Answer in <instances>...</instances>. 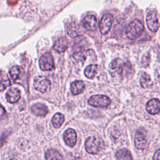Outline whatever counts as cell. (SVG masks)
<instances>
[{"label": "cell", "instance_id": "1", "mask_svg": "<svg viewBox=\"0 0 160 160\" xmlns=\"http://www.w3.org/2000/svg\"><path fill=\"white\" fill-rule=\"evenodd\" d=\"M109 68L121 77L127 76L132 72V66L130 62L119 58L112 60L109 64Z\"/></svg>", "mask_w": 160, "mask_h": 160}, {"label": "cell", "instance_id": "2", "mask_svg": "<svg viewBox=\"0 0 160 160\" xmlns=\"http://www.w3.org/2000/svg\"><path fill=\"white\" fill-rule=\"evenodd\" d=\"M144 31V25L141 21L135 19L131 22L126 29V35L130 39L139 38Z\"/></svg>", "mask_w": 160, "mask_h": 160}, {"label": "cell", "instance_id": "3", "mask_svg": "<svg viewBox=\"0 0 160 160\" xmlns=\"http://www.w3.org/2000/svg\"><path fill=\"white\" fill-rule=\"evenodd\" d=\"M102 147V142L101 139L90 136L85 141V148L86 151L91 154H98Z\"/></svg>", "mask_w": 160, "mask_h": 160}, {"label": "cell", "instance_id": "4", "mask_svg": "<svg viewBox=\"0 0 160 160\" xmlns=\"http://www.w3.org/2000/svg\"><path fill=\"white\" fill-rule=\"evenodd\" d=\"M34 87L40 92H48L51 89V82L44 76H36L34 79Z\"/></svg>", "mask_w": 160, "mask_h": 160}, {"label": "cell", "instance_id": "5", "mask_svg": "<svg viewBox=\"0 0 160 160\" xmlns=\"http://www.w3.org/2000/svg\"><path fill=\"white\" fill-rule=\"evenodd\" d=\"M88 104L94 107H106L111 103L110 99L104 95H94L88 99Z\"/></svg>", "mask_w": 160, "mask_h": 160}, {"label": "cell", "instance_id": "6", "mask_svg": "<svg viewBox=\"0 0 160 160\" xmlns=\"http://www.w3.org/2000/svg\"><path fill=\"white\" fill-rule=\"evenodd\" d=\"M39 65L42 71H50L54 66V59L50 52H46L40 58L39 60Z\"/></svg>", "mask_w": 160, "mask_h": 160}, {"label": "cell", "instance_id": "7", "mask_svg": "<svg viewBox=\"0 0 160 160\" xmlns=\"http://www.w3.org/2000/svg\"><path fill=\"white\" fill-rule=\"evenodd\" d=\"M113 21V18L110 14H105L99 22V31L102 35L106 34L110 30Z\"/></svg>", "mask_w": 160, "mask_h": 160}, {"label": "cell", "instance_id": "8", "mask_svg": "<svg viewBox=\"0 0 160 160\" xmlns=\"http://www.w3.org/2000/svg\"><path fill=\"white\" fill-rule=\"evenodd\" d=\"M146 24L149 29L152 32H156L159 27V18L154 11L149 12L146 16Z\"/></svg>", "mask_w": 160, "mask_h": 160}, {"label": "cell", "instance_id": "9", "mask_svg": "<svg viewBox=\"0 0 160 160\" xmlns=\"http://www.w3.org/2000/svg\"><path fill=\"white\" fill-rule=\"evenodd\" d=\"M83 27L89 31H94L97 26V18L95 16L92 14L86 15L82 21Z\"/></svg>", "mask_w": 160, "mask_h": 160}, {"label": "cell", "instance_id": "10", "mask_svg": "<svg viewBox=\"0 0 160 160\" xmlns=\"http://www.w3.org/2000/svg\"><path fill=\"white\" fill-rule=\"evenodd\" d=\"M63 139L67 145L70 147H73L77 142L76 131L71 128L67 129L63 134Z\"/></svg>", "mask_w": 160, "mask_h": 160}, {"label": "cell", "instance_id": "11", "mask_svg": "<svg viewBox=\"0 0 160 160\" xmlns=\"http://www.w3.org/2000/svg\"><path fill=\"white\" fill-rule=\"evenodd\" d=\"M9 74L15 83H20L22 78L24 76V72L22 68L19 66H14L11 68Z\"/></svg>", "mask_w": 160, "mask_h": 160}, {"label": "cell", "instance_id": "12", "mask_svg": "<svg viewBox=\"0 0 160 160\" xmlns=\"http://www.w3.org/2000/svg\"><path fill=\"white\" fill-rule=\"evenodd\" d=\"M135 146L139 149H144L147 147V139L145 135L140 131H138L135 134Z\"/></svg>", "mask_w": 160, "mask_h": 160}, {"label": "cell", "instance_id": "13", "mask_svg": "<svg viewBox=\"0 0 160 160\" xmlns=\"http://www.w3.org/2000/svg\"><path fill=\"white\" fill-rule=\"evenodd\" d=\"M146 110L151 114H156L160 111V101L158 99H152L146 104Z\"/></svg>", "mask_w": 160, "mask_h": 160}, {"label": "cell", "instance_id": "14", "mask_svg": "<svg viewBox=\"0 0 160 160\" xmlns=\"http://www.w3.org/2000/svg\"><path fill=\"white\" fill-rule=\"evenodd\" d=\"M6 99L10 103H15L21 97L20 91L18 89L16 88L9 89L6 92Z\"/></svg>", "mask_w": 160, "mask_h": 160}, {"label": "cell", "instance_id": "15", "mask_svg": "<svg viewBox=\"0 0 160 160\" xmlns=\"http://www.w3.org/2000/svg\"><path fill=\"white\" fill-rule=\"evenodd\" d=\"M31 110L34 114L38 116H45L48 112L47 106L41 103H38L32 105Z\"/></svg>", "mask_w": 160, "mask_h": 160}, {"label": "cell", "instance_id": "16", "mask_svg": "<svg viewBox=\"0 0 160 160\" xmlns=\"http://www.w3.org/2000/svg\"><path fill=\"white\" fill-rule=\"evenodd\" d=\"M85 88V84L82 81H75L71 84V91L73 95H78L82 92Z\"/></svg>", "mask_w": 160, "mask_h": 160}, {"label": "cell", "instance_id": "17", "mask_svg": "<svg viewBox=\"0 0 160 160\" xmlns=\"http://www.w3.org/2000/svg\"><path fill=\"white\" fill-rule=\"evenodd\" d=\"M68 47V40L66 38H59L54 45V49L59 52H64L67 49Z\"/></svg>", "mask_w": 160, "mask_h": 160}, {"label": "cell", "instance_id": "18", "mask_svg": "<svg viewBox=\"0 0 160 160\" xmlns=\"http://www.w3.org/2000/svg\"><path fill=\"white\" fill-rule=\"evenodd\" d=\"M68 33L69 36L72 38L80 36L81 34L80 26L75 22H72L69 25L68 28Z\"/></svg>", "mask_w": 160, "mask_h": 160}, {"label": "cell", "instance_id": "19", "mask_svg": "<svg viewBox=\"0 0 160 160\" xmlns=\"http://www.w3.org/2000/svg\"><path fill=\"white\" fill-rule=\"evenodd\" d=\"M46 160H63L61 154L56 149H49L45 153Z\"/></svg>", "mask_w": 160, "mask_h": 160}, {"label": "cell", "instance_id": "20", "mask_svg": "<svg viewBox=\"0 0 160 160\" xmlns=\"http://www.w3.org/2000/svg\"><path fill=\"white\" fill-rule=\"evenodd\" d=\"M116 157L118 160H132V156L127 149H121L116 153Z\"/></svg>", "mask_w": 160, "mask_h": 160}, {"label": "cell", "instance_id": "21", "mask_svg": "<svg viewBox=\"0 0 160 160\" xmlns=\"http://www.w3.org/2000/svg\"><path fill=\"white\" fill-rule=\"evenodd\" d=\"M98 71V65L90 64L84 70V75L89 79H92L95 77Z\"/></svg>", "mask_w": 160, "mask_h": 160}, {"label": "cell", "instance_id": "22", "mask_svg": "<svg viewBox=\"0 0 160 160\" xmlns=\"http://www.w3.org/2000/svg\"><path fill=\"white\" fill-rule=\"evenodd\" d=\"M64 121V115L60 112L56 113L52 118V124L56 128H60Z\"/></svg>", "mask_w": 160, "mask_h": 160}, {"label": "cell", "instance_id": "23", "mask_svg": "<svg viewBox=\"0 0 160 160\" xmlns=\"http://www.w3.org/2000/svg\"><path fill=\"white\" fill-rule=\"evenodd\" d=\"M11 82L8 76L0 71V91L4 90L6 88L9 86Z\"/></svg>", "mask_w": 160, "mask_h": 160}, {"label": "cell", "instance_id": "24", "mask_svg": "<svg viewBox=\"0 0 160 160\" xmlns=\"http://www.w3.org/2000/svg\"><path fill=\"white\" fill-rule=\"evenodd\" d=\"M140 83L142 88H148L151 87L152 85V82L151 79V78L149 74L144 72L143 73L140 78Z\"/></svg>", "mask_w": 160, "mask_h": 160}, {"label": "cell", "instance_id": "25", "mask_svg": "<svg viewBox=\"0 0 160 160\" xmlns=\"http://www.w3.org/2000/svg\"><path fill=\"white\" fill-rule=\"evenodd\" d=\"M148 60H149V54H144L142 59V65L143 66H147L148 64H149V61H147Z\"/></svg>", "mask_w": 160, "mask_h": 160}, {"label": "cell", "instance_id": "26", "mask_svg": "<svg viewBox=\"0 0 160 160\" xmlns=\"http://www.w3.org/2000/svg\"><path fill=\"white\" fill-rule=\"evenodd\" d=\"M119 134H119V131H118L117 129L114 130V131L111 132V138H112L114 140L117 139L118 138L119 136Z\"/></svg>", "mask_w": 160, "mask_h": 160}, {"label": "cell", "instance_id": "27", "mask_svg": "<svg viewBox=\"0 0 160 160\" xmlns=\"http://www.w3.org/2000/svg\"><path fill=\"white\" fill-rule=\"evenodd\" d=\"M7 136H8V134H7V133H5V134H4L3 135H2L1 137L0 138V148H1V146H2L3 144H4V143L6 142V139Z\"/></svg>", "mask_w": 160, "mask_h": 160}, {"label": "cell", "instance_id": "28", "mask_svg": "<svg viewBox=\"0 0 160 160\" xmlns=\"http://www.w3.org/2000/svg\"><path fill=\"white\" fill-rule=\"evenodd\" d=\"M153 160H160V149L157 150L153 156Z\"/></svg>", "mask_w": 160, "mask_h": 160}, {"label": "cell", "instance_id": "29", "mask_svg": "<svg viewBox=\"0 0 160 160\" xmlns=\"http://www.w3.org/2000/svg\"><path fill=\"white\" fill-rule=\"evenodd\" d=\"M6 114V110L4 107L0 104V118L2 117Z\"/></svg>", "mask_w": 160, "mask_h": 160}, {"label": "cell", "instance_id": "30", "mask_svg": "<svg viewBox=\"0 0 160 160\" xmlns=\"http://www.w3.org/2000/svg\"><path fill=\"white\" fill-rule=\"evenodd\" d=\"M10 160H16V159H10Z\"/></svg>", "mask_w": 160, "mask_h": 160}]
</instances>
